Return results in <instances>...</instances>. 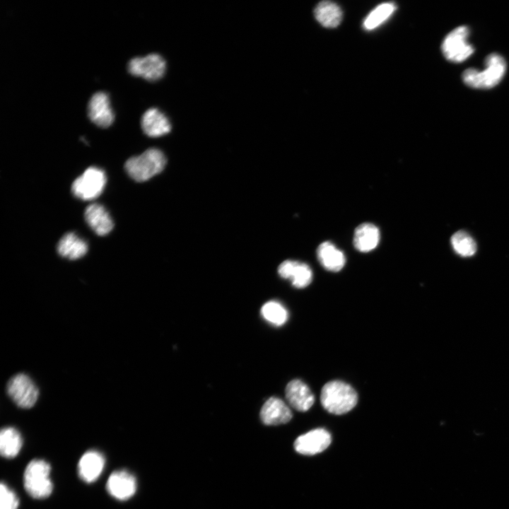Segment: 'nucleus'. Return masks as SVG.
I'll return each mask as SVG.
<instances>
[{"instance_id": "nucleus-1", "label": "nucleus", "mask_w": 509, "mask_h": 509, "mask_svg": "<svg viewBox=\"0 0 509 509\" xmlns=\"http://www.w3.org/2000/svg\"><path fill=\"white\" fill-rule=\"evenodd\" d=\"M505 71L506 62L504 58L497 53H492L486 57L484 70L467 69L462 74V79L471 88L488 89L500 83Z\"/></svg>"}, {"instance_id": "nucleus-25", "label": "nucleus", "mask_w": 509, "mask_h": 509, "mask_svg": "<svg viewBox=\"0 0 509 509\" xmlns=\"http://www.w3.org/2000/svg\"><path fill=\"white\" fill-rule=\"evenodd\" d=\"M263 317L276 326L283 325L288 320L285 308L276 301L266 303L261 309Z\"/></svg>"}, {"instance_id": "nucleus-2", "label": "nucleus", "mask_w": 509, "mask_h": 509, "mask_svg": "<svg viewBox=\"0 0 509 509\" xmlns=\"http://www.w3.org/2000/svg\"><path fill=\"white\" fill-rule=\"evenodd\" d=\"M358 396L354 389L342 381H330L323 386L321 391V404L331 414H346L356 406Z\"/></svg>"}, {"instance_id": "nucleus-9", "label": "nucleus", "mask_w": 509, "mask_h": 509, "mask_svg": "<svg viewBox=\"0 0 509 509\" xmlns=\"http://www.w3.org/2000/svg\"><path fill=\"white\" fill-rule=\"evenodd\" d=\"M330 433L324 428H316L297 438L295 450L304 455H314L322 452L330 445Z\"/></svg>"}, {"instance_id": "nucleus-19", "label": "nucleus", "mask_w": 509, "mask_h": 509, "mask_svg": "<svg viewBox=\"0 0 509 509\" xmlns=\"http://www.w3.org/2000/svg\"><path fill=\"white\" fill-rule=\"evenodd\" d=\"M380 240L379 229L373 224L364 223L359 225L353 235V245L361 252L374 250Z\"/></svg>"}, {"instance_id": "nucleus-24", "label": "nucleus", "mask_w": 509, "mask_h": 509, "mask_svg": "<svg viewBox=\"0 0 509 509\" xmlns=\"http://www.w3.org/2000/svg\"><path fill=\"white\" fill-rule=\"evenodd\" d=\"M395 5L384 3L378 6L365 18L363 26L366 30H373L385 22L394 11Z\"/></svg>"}, {"instance_id": "nucleus-8", "label": "nucleus", "mask_w": 509, "mask_h": 509, "mask_svg": "<svg viewBox=\"0 0 509 509\" xmlns=\"http://www.w3.org/2000/svg\"><path fill=\"white\" fill-rule=\"evenodd\" d=\"M129 72L138 77L150 81L163 78L166 70V62L156 53L131 59L128 64Z\"/></svg>"}, {"instance_id": "nucleus-3", "label": "nucleus", "mask_w": 509, "mask_h": 509, "mask_svg": "<svg viewBox=\"0 0 509 509\" xmlns=\"http://www.w3.org/2000/svg\"><path fill=\"white\" fill-rule=\"evenodd\" d=\"M166 164V158L160 149L151 148L139 156L129 158L125 170L135 181L144 182L160 173Z\"/></svg>"}, {"instance_id": "nucleus-17", "label": "nucleus", "mask_w": 509, "mask_h": 509, "mask_svg": "<svg viewBox=\"0 0 509 509\" xmlns=\"http://www.w3.org/2000/svg\"><path fill=\"white\" fill-rule=\"evenodd\" d=\"M84 216L88 226L98 235H105L113 228L112 218L105 207L99 204L88 206Z\"/></svg>"}, {"instance_id": "nucleus-5", "label": "nucleus", "mask_w": 509, "mask_h": 509, "mask_svg": "<svg viewBox=\"0 0 509 509\" xmlns=\"http://www.w3.org/2000/svg\"><path fill=\"white\" fill-rule=\"evenodd\" d=\"M469 29L465 25L459 26L450 32L442 43L445 57L452 62H462L468 59L474 49L468 42Z\"/></svg>"}, {"instance_id": "nucleus-23", "label": "nucleus", "mask_w": 509, "mask_h": 509, "mask_svg": "<svg viewBox=\"0 0 509 509\" xmlns=\"http://www.w3.org/2000/svg\"><path fill=\"white\" fill-rule=\"evenodd\" d=\"M451 244L456 253L462 257L472 256L476 250L474 240L463 230L457 231L452 235Z\"/></svg>"}, {"instance_id": "nucleus-26", "label": "nucleus", "mask_w": 509, "mask_h": 509, "mask_svg": "<svg viewBox=\"0 0 509 509\" xmlns=\"http://www.w3.org/2000/svg\"><path fill=\"white\" fill-rule=\"evenodd\" d=\"M18 504L16 494L2 482L0 485V509H17Z\"/></svg>"}, {"instance_id": "nucleus-13", "label": "nucleus", "mask_w": 509, "mask_h": 509, "mask_svg": "<svg viewBox=\"0 0 509 509\" xmlns=\"http://www.w3.org/2000/svg\"><path fill=\"white\" fill-rule=\"evenodd\" d=\"M278 273L282 278L290 279L292 285L298 288L308 286L312 279V270L308 265L293 260L283 262L278 268Z\"/></svg>"}, {"instance_id": "nucleus-15", "label": "nucleus", "mask_w": 509, "mask_h": 509, "mask_svg": "<svg viewBox=\"0 0 509 509\" xmlns=\"http://www.w3.org/2000/svg\"><path fill=\"white\" fill-rule=\"evenodd\" d=\"M105 463L103 454L89 450L81 457L78 464L79 477L86 483L95 481L102 473Z\"/></svg>"}, {"instance_id": "nucleus-7", "label": "nucleus", "mask_w": 509, "mask_h": 509, "mask_svg": "<svg viewBox=\"0 0 509 509\" xmlns=\"http://www.w3.org/2000/svg\"><path fill=\"white\" fill-rule=\"evenodd\" d=\"M6 392L19 407L29 409L37 401L39 390L33 380L25 373L13 376L8 382Z\"/></svg>"}, {"instance_id": "nucleus-10", "label": "nucleus", "mask_w": 509, "mask_h": 509, "mask_svg": "<svg viewBox=\"0 0 509 509\" xmlns=\"http://www.w3.org/2000/svg\"><path fill=\"white\" fill-rule=\"evenodd\" d=\"M106 488L113 498L126 501L136 493V481L135 477L126 470L115 471L109 476Z\"/></svg>"}, {"instance_id": "nucleus-22", "label": "nucleus", "mask_w": 509, "mask_h": 509, "mask_svg": "<svg viewBox=\"0 0 509 509\" xmlns=\"http://www.w3.org/2000/svg\"><path fill=\"white\" fill-rule=\"evenodd\" d=\"M23 439L19 431L13 427H5L0 433V452L6 458H13L20 452Z\"/></svg>"}, {"instance_id": "nucleus-21", "label": "nucleus", "mask_w": 509, "mask_h": 509, "mask_svg": "<svg viewBox=\"0 0 509 509\" xmlns=\"http://www.w3.org/2000/svg\"><path fill=\"white\" fill-rule=\"evenodd\" d=\"M317 21L325 28H335L339 25L342 19V11L340 7L329 1L319 3L314 11Z\"/></svg>"}, {"instance_id": "nucleus-16", "label": "nucleus", "mask_w": 509, "mask_h": 509, "mask_svg": "<svg viewBox=\"0 0 509 509\" xmlns=\"http://www.w3.org/2000/svg\"><path fill=\"white\" fill-rule=\"evenodd\" d=\"M260 417L266 425H279L288 422L292 418V412L281 399L271 397L262 406Z\"/></svg>"}, {"instance_id": "nucleus-18", "label": "nucleus", "mask_w": 509, "mask_h": 509, "mask_svg": "<svg viewBox=\"0 0 509 509\" xmlns=\"http://www.w3.org/2000/svg\"><path fill=\"white\" fill-rule=\"evenodd\" d=\"M317 257L322 266L328 271H339L344 266V254L330 242H322L317 249Z\"/></svg>"}, {"instance_id": "nucleus-4", "label": "nucleus", "mask_w": 509, "mask_h": 509, "mask_svg": "<svg viewBox=\"0 0 509 509\" xmlns=\"http://www.w3.org/2000/svg\"><path fill=\"white\" fill-rule=\"evenodd\" d=\"M50 472V465L43 460H33L28 464L23 481L25 489L31 497L45 498L52 493L53 484Z\"/></svg>"}, {"instance_id": "nucleus-11", "label": "nucleus", "mask_w": 509, "mask_h": 509, "mask_svg": "<svg viewBox=\"0 0 509 509\" xmlns=\"http://www.w3.org/2000/svg\"><path fill=\"white\" fill-rule=\"evenodd\" d=\"M88 113L90 119L97 126L106 128L115 119L109 96L105 92H97L90 98Z\"/></svg>"}, {"instance_id": "nucleus-20", "label": "nucleus", "mask_w": 509, "mask_h": 509, "mask_svg": "<svg viewBox=\"0 0 509 509\" xmlns=\"http://www.w3.org/2000/svg\"><path fill=\"white\" fill-rule=\"evenodd\" d=\"M88 251V245L84 240L74 233H66L59 241L57 252L63 257L77 259L83 257Z\"/></svg>"}, {"instance_id": "nucleus-12", "label": "nucleus", "mask_w": 509, "mask_h": 509, "mask_svg": "<svg viewBox=\"0 0 509 509\" xmlns=\"http://www.w3.org/2000/svg\"><path fill=\"white\" fill-rule=\"evenodd\" d=\"M141 124L144 132L150 137L162 136L171 130L169 118L156 107L149 108L144 113Z\"/></svg>"}, {"instance_id": "nucleus-6", "label": "nucleus", "mask_w": 509, "mask_h": 509, "mask_svg": "<svg viewBox=\"0 0 509 509\" xmlns=\"http://www.w3.org/2000/svg\"><path fill=\"white\" fill-rule=\"evenodd\" d=\"M105 172L97 167H90L73 182V194L83 200H92L102 193L106 185Z\"/></svg>"}, {"instance_id": "nucleus-14", "label": "nucleus", "mask_w": 509, "mask_h": 509, "mask_svg": "<svg viewBox=\"0 0 509 509\" xmlns=\"http://www.w3.org/2000/svg\"><path fill=\"white\" fill-rule=\"evenodd\" d=\"M286 397L290 405L299 411H306L315 402L308 386L300 380H291L286 387Z\"/></svg>"}]
</instances>
